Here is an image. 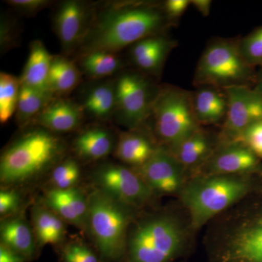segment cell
Wrapping results in <instances>:
<instances>
[{
    "label": "cell",
    "mask_w": 262,
    "mask_h": 262,
    "mask_svg": "<svg viewBox=\"0 0 262 262\" xmlns=\"http://www.w3.org/2000/svg\"><path fill=\"white\" fill-rule=\"evenodd\" d=\"M208 225V262H262V174L247 196Z\"/></svg>",
    "instance_id": "obj_1"
},
{
    "label": "cell",
    "mask_w": 262,
    "mask_h": 262,
    "mask_svg": "<svg viewBox=\"0 0 262 262\" xmlns=\"http://www.w3.org/2000/svg\"><path fill=\"white\" fill-rule=\"evenodd\" d=\"M163 4L149 2L115 3L103 10L89 27L81 43L83 54L115 53L173 26Z\"/></svg>",
    "instance_id": "obj_2"
},
{
    "label": "cell",
    "mask_w": 262,
    "mask_h": 262,
    "mask_svg": "<svg viewBox=\"0 0 262 262\" xmlns=\"http://www.w3.org/2000/svg\"><path fill=\"white\" fill-rule=\"evenodd\" d=\"M193 232L182 205L148 215L130 228L122 262H179L190 254Z\"/></svg>",
    "instance_id": "obj_3"
},
{
    "label": "cell",
    "mask_w": 262,
    "mask_h": 262,
    "mask_svg": "<svg viewBox=\"0 0 262 262\" xmlns=\"http://www.w3.org/2000/svg\"><path fill=\"white\" fill-rule=\"evenodd\" d=\"M261 174L202 175L188 179L179 194V203L194 232L242 201Z\"/></svg>",
    "instance_id": "obj_4"
},
{
    "label": "cell",
    "mask_w": 262,
    "mask_h": 262,
    "mask_svg": "<svg viewBox=\"0 0 262 262\" xmlns=\"http://www.w3.org/2000/svg\"><path fill=\"white\" fill-rule=\"evenodd\" d=\"M134 208L96 188L89 196L85 230L102 262H122Z\"/></svg>",
    "instance_id": "obj_5"
},
{
    "label": "cell",
    "mask_w": 262,
    "mask_h": 262,
    "mask_svg": "<svg viewBox=\"0 0 262 262\" xmlns=\"http://www.w3.org/2000/svg\"><path fill=\"white\" fill-rule=\"evenodd\" d=\"M63 151L61 140L49 130L40 128L29 131L2 155V184L11 185L37 178L56 163Z\"/></svg>",
    "instance_id": "obj_6"
},
{
    "label": "cell",
    "mask_w": 262,
    "mask_h": 262,
    "mask_svg": "<svg viewBox=\"0 0 262 262\" xmlns=\"http://www.w3.org/2000/svg\"><path fill=\"white\" fill-rule=\"evenodd\" d=\"M256 72L239 51L238 40L217 39L208 43L196 64L194 85L225 89L254 84Z\"/></svg>",
    "instance_id": "obj_7"
},
{
    "label": "cell",
    "mask_w": 262,
    "mask_h": 262,
    "mask_svg": "<svg viewBox=\"0 0 262 262\" xmlns=\"http://www.w3.org/2000/svg\"><path fill=\"white\" fill-rule=\"evenodd\" d=\"M151 116L155 139L169 151L201 127L193 108L192 92L175 86L158 90Z\"/></svg>",
    "instance_id": "obj_8"
},
{
    "label": "cell",
    "mask_w": 262,
    "mask_h": 262,
    "mask_svg": "<svg viewBox=\"0 0 262 262\" xmlns=\"http://www.w3.org/2000/svg\"><path fill=\"white\" fill-rule=\"evenodd\" d=\"M158 90L140 74L127 72L119 77L115 83V110L130 130L139 129L151 116Z\"/></svg>",
    "instance_id": "obj_9"
},
{
    "label": "cell",
    "mask_w": 262,
    "mask_h": 262,
    "mask_svg": "<svg viewBox=\"0 0 262 262\" xmlns=\"http://www.w3.org/2000/svg\"><path fill=\"white\" fill-rule=\"evenodd\" d=\"M94 179L97 189L133 208L145 206L155 196L135 169L105 165L95 172Z\"/></svg>",
    "instance_id": "obj_10"
},
{
    "label": "cell",
    "mask_w": 262,
    "mask_h": 262,
    "mask_svg": "<svg viewBox=\"0 0 262 262\" xmlns=\"http://www.w3.org/2000/svg\"><path fill=\"white\" fill-rule=\"evenodd\" d=\"M225 90L228 111L220 139L235 141L250 125L262 120V95L250 86H234Z\"/></svg>",
    "instance_id": "obj_11"
},
{
    "label": "cell",
    "mask_w": 262,
    "mask_h": 262,
    "mask_svg": "<svg viewBox=\"0 0 262 262\" xmlns=\"http://www.w3.org/2000/svg\"><path fill=\"white\" fill-rule=\"evenodd\" d=\"M134 169L155 194L179 196L189 179L173 155L161 146L145 164Z\"/></svg>",
    "instance_id": "obj_12"
},
{
    "label": "cell",
    "mask_w": 262,
    "mask_h": 262,
    "mask_svg": "<svg viewBox=\"0 0 262 262\" xmlns=\"http://www.w3.org/2000/svg\"><path fill=\"white\" fill-rule=\"evenodd\" d=\"M261 173L262 160L247 146L241 141H224L220 139V144L209 159L191 177L216 174Z\"/></svg>",
    "instance_id": "obj_13"
},
{
    "label": "cell",
    "mask_w": 262,
    "mask_h": 262,
    "mask_svg": "<svg viewBox=\"0 0 262 262\" xmlns=\"http://www.w3.org/2000/svg\"><path fill=\"white\" fill-rule=\"evenodd\" d=\"M89 27V11L84 3L72 0L60 5L55 18V28L67 53L81 45Z\"/></svg>",
    "instance_id": "obj_14"
},
{
    "label": "cell",
    "mask_w": 262,
    "mask_h": 262,
    "mask_svg": "<svg viewBox=\"0 0 262 262\" xmlns=\"http://www.w3.org/2000/svg\"><path fill=\"white\" fill-rule=\"evenodd\" d=\"M220 142V134H213L201 126L170 151L189 179L209 159Z\"/></svg>",
    "instance_id": "obj_15"
},
{
    "label": "cell",
    "mask_w": 262,
    "mask_h": 262,
    "mask_svg": "<svg viewBox=\"0 0 262 262\" xmlns=\"http://www.w3.org/2000/svg\"><path fill=\"white\" fill-rule=\"evenodd\" d=\"M45 204L63 221L79 228L86 229L89 196L79 188H53L46 193Z\"/></svg>",
    "instance_id": "obj_16"
},
{
    "label": "cell",
    "mask_w": 262,
    "mask_h": 262,
    "mask_svg": "<svg viewBox=\"0 0 262 262\" xmlns=\"http://www.w3.org/2000/svg\"><path fill=\"white\" fill-rule=\"evenodd\" d=\"M176 46L175 40L163 34L144 38L133 45L131 60L142 72L157 75L161 72L167 58Z\"/></svg>",
    "instance_id": "obj_17"
},
{
    "label": "cell",
    "mask_w": 262,
    "mask_h": 262,
    "mask_svg": "<svg viewBox=\"0 0 262 262\" xmlns=\"http://www.w3.org/2000/svg\"><path fill=\"white\" fill-rule=\"evenodd\" d=\"M194 115L201 126L215 125L225 121L228 101L225 90L203 86L192 92Z\"/></svg>",
    "instance_id": "obj_18"
},
{
    "label": "cell",
    "mask_w": 262,
    "mask_h": 262,
    "mask_svg": "<svg viewBox=\"0 0 262 262\" xmlns=\"http://www.w3.org/2000/svg\"><path fill=\"white\" fill-rule=\"evenodd\" d=\"M160 146L156 139L137 129L120 136L115 154L123 163L139 168L152 157Z\"/></svg>",
    "instance_id": "obj_19"
},
{
    "label": "cell",
    "mask_w": 262,
    "mask_h": 262,
    "mask_svg": "<svg viewBox=\"0 0 262 262\" xmlns=\"http://www.w3.org/2000/svg\"><path fill=\"white\" fill-rule=\"evenodd\" d=\"M1 244L31 261L36 255L35 236L22 216L14 217L5 220L0 227Z\"/></svg>",
    "instance_id": "obj_20"
},
{
    "label": "cell",
    "mask_w": 262,
    "mask_h": 262,
    "mask_svg": "<svg viewBox=\"0 0 262 262\" xmlns=\"http://www.w3.org/2000/svg\"><path fill=\"white\" fill-rule=\"evenodd\" d=\"M37 117L38 122L46 130L67 133L80 125L82 115L75 103L59 99L50 103Z\"/></svg>",
    "instance_id": "obj_21"
},
{
    "label": "cell",
    "mask_w": 262,
    "mask_h": 262,
    "mask_svg": "<svg viewBox=\"0 0 262 262\" xmlns=\"http://www.w3.org/2000/svg\"><path fill=\"white\" fill-rule=\"evenodd\" d=\"M53 57L40 41L31 44L28 59L21 77L20 84L42 91H50L48 77Z\"/></svg>",
    "instance_id": "obj_22"
},
{
    "label": "cell",
    "mask_w": 262,
    "mask_h": 262,
    "mask_svg": "<svg viewBox=\"0 0 262 262\" xmlns=\"http://www.w3.org/2000/svg\"><path fill=\"white\" fill-rule=\"evenodd\" d=\"M32 218L34 236L39 246L58 244L64 239L63 220L48 207L34 206Z\"/></svg>",
    "instance_id": "obj_23"
},
{
    "label": "cell",
    "mask_w": 262,
    "mask_h": 262,
    "mask_svg": "<svg viewBox=\"0 0 262 262\" xmlns=\"http://www.w3.org/2000/svg\"><path fill=\"white\" fill-rule=\"evenodd\" d=\"M113 145V138L110 133L98 127L84 131L75 141L77 154L87 160L105 158L111 152Z\"/></svg>",
    "instance_id": "obj_24"
},
{
    "label": "cell",
    "mask_w": 262,
    "mask_h": 262,
    "mask_svg": "<svg viewBox=\"0 0 262 262\" xmlns=\"http://www.w3.org/2000/svg\"><path fill=\"white\" fill-rule=\"evenodd\" d=\"M84 110L96 118H107L116 110L115 84L104 82L94 86L86 94Z\"/></svg>",
    "instance_id": "obj_25"
},
{
    "label": "cell",
    "mask_w": 262,
    "mask_h": 262,
    "mask_svg": "<svg viewBox=\"0 0 262 262\" xmlns=\"http://www.w3.org/2000/svg\"><path fill=\"white\" fill-rule=\"evenodd\" d=\"M80 79V72L73 62L63 57L53 58L48 77V87L53 94L70 92L78 84Z\"/></svg>",
    "instance_id": "obj_26"
},
{
    "label": "cell",
    "mask_w": 262,
    "mask_h": 262,
    "mask_svg": "<svg viewBox=\"0 0 262 262\" xmlns=\"http://www.w3.org/2000/svg\"><path fill=\"white\" fill-rule=\"evenodd\" d=\"M53 95L50 91H39L21 84L16 110L19 123L25 124L37 117L52 102Z\"/></svg>",
    "instance_id": "obj_27"
},
{
    "label": "cell",
    "mask_w": 262,
    "mask_h": 262,
    "mask_svg": "<svg viewBox=\"0 0 262 262\" xmlns=\"http://www.w3.org/2000/svg\"><path fill=\"white\" fill-rule=\"evenodd\" d=\"M81 66L90 77L101 78L113 75L120 70L122 63L115 53L93 52L84 55Z\"/></svg>",
    "instance_id": "obj_28"
},
{
    "label": "cell",
    "mask_w": 262,
    "mask_h": 262,
    "mask_svg": "<svg viewBox=\"0 0 262 262\" xmlns=\"http://www.w3.org/2000/svg\"><path fill=\"white\" fill-rule=\"evenodd\" d=\"M20 81L15 76L2 72L0 75V121L5 123L17 110Z\"/></svg>",
    "instance_id": "obj_29"
},
{
    "label": "cell",
    "mask_w": 262,
    "mask_h": 262,
    "mask_svg": "<svg viewBox=\"0 0 262 262\" xmlns=\"http://www.w3.org/2000/svg\"><path fill=\"white\" fill-rule=\"evenodd\" d=\"M80 177V165L75 160L68 159L55 167L51 174V182L56 189H70L75 187Z\"/></svg>",
    "instance_id": "obj_30"
},
{
    "label": "cell",
    "mask_w": 262,
    "mask_h": 262,
    "mask_svg": "<svg viewBox=\"0 0 262 262\" xmlns=\"http://www.w3.org/2000/svg\"><path fill=\"white\" fill-rule=\"evenodd\" d=\"M241 54L251 67H262V26L239 39Z\"/></svg>",
    "instance_id": "obj_31"
},
{
    "label": "cell",
    "mask_w": 262,
    "mask_h": 262,
    "mask_svg": "<svg viewBox=\"0 0 262 262\" xmlns=\"http://www.w3.org/2000/svg\"><path fill=\"white\" fill-rule=\"evenodd\" d=\"M60 260L61 262H102L97 251L80 242L65 245L60 252Z\"/></svg>",
    "instance_id": "obj_32"
},
{
    "label": "cell",
    "mask_w": 262,
    "mask_h": 262,
    "mask_svg": "<svg viewBox=\"0 0 262 262\" xmlns=\"http://www.w3.org/2000/svg\"><path fill=\"white\" fill-rule=\"evenodd\" d=\"M235 141L242 142L262 160V120L250 125Z\"/></svg>",
    "instance_id": "obj_33"
},
{
    "label": "cell",
    "mask_w": 262,
    "mask_h": 262,
    "mask_svg": "<svg viewBox=\"0 0 262 262\" xmlns=\"http://www.w3.org/2000/svg\"><path fill=\"white\" fill-rule=\"evenodd\" d=\"M20 195L13 189H2L0 192V214L8 216L18 209L20 206Z\"/></svg>",
    "instance_id": "obj_34"
},
{
    "label": "cell",
    "mask_w": 262,
    "mask_h": 262,
    "mask_svg": "<svg viewBox=\"0 0 262 262\" xmlns=\"http://www.w3.org/2000/svg\"><path fill=\"white\" fill-rule=\"evenodd\" d=\"M190 5L191 0H167L163 3L164 11L173 24L182 16Z\"/></svg>",
    "instance_id": "obj_35"
},
{
    "label": "cell",
    "mask_w": 262,
    "mask_h": 262,
    "mask_svg": "<svg viewBox=\"0 0 262 262\" xmlns=\"http://www.w3.org/2000/svg\"><path fill=\"white\" fill-rule=\"evenodd\" d=\"M8 4L24 13H33L46 8L50 2L46 0H10Z\"/></svg>",
    "instance_id": "obj_36"
},
{
    "label": "cell",
    "mask_w": 262,
    "mask_h": 262,
    "mask_svg": "<svg viewBox=\"0 0 262 262\" xmlns=\"http://www.w3.org/2000/svg\"><path fill=\"white\" fill-rule=\"evenodd\" d=\"M26 258L6 247L0 245V262H27Z\"/></svg>",
    "instance_id": "obj_37"
},
{
    "label": "cell",
    "mask_w": 262,
    "mask_h": 262,
    "mask_svg": "<svg viewBox=\"0 0 262 262\" xmlns=\"http://www.w3.org/2000/svg\"><path fill=\"white\" fill-rule=\"evenodd\" d=\"M191 5L203 16H208L211 12V0H191Z\"/></svg>",
    "instance_id": "obj_38"
},
{
    "label": "cell",
    "mask_w": 262,
    "mask_h": 262,
    "mask_svg": "<svg viewBox=\"0 0 262 262\" xmlns=\"http://www.w3.org/2000/svg\"><path fill=\"white\" fill-rule=\"evenodd\" d=\"M253 89L262 95V67H260L259 70L256 72V80H255Z\"/></svg>",
    "instance_id": "obj_39"
}]
</instances>
